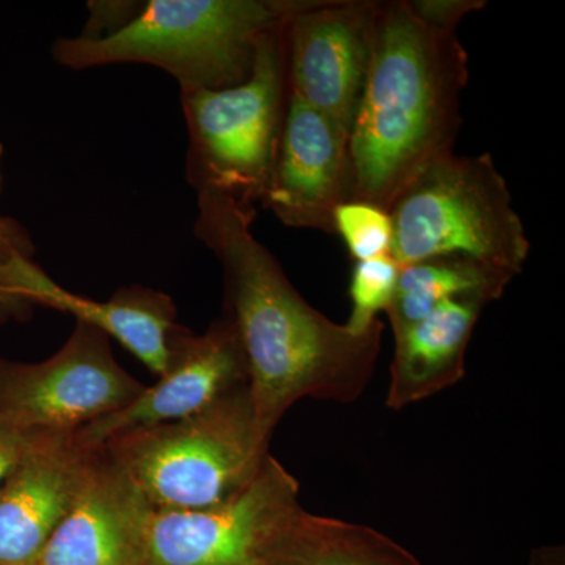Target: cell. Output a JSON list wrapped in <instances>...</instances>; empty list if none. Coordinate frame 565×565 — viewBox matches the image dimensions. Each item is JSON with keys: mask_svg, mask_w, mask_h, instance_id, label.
I'll use <instances>...</instances> for the list:
<instances>
[{"mask_svg": "<svg viewBox=\"0 0 565 565\" xmlns=\"http://www.w3.org/2000/svg\"><path fill=\"white\" fill-rule=\"evenodd\" d=\"M196 239L222 264L225 315L247 362L256 427L270 444L286 412L302 399L349 404L373 379L384 322L364 333L333 322L294 288L273 253L252 232L256 210L200 192Z\"/></svg>", "mask_w": 565, "mask_h": 565, "instance_id": "1", "label": "cell"}, {"mask_svg": "<svg viewBox=\"0 0 565 565\" xmlns=\"http://www.w3.org/2000/svg\"><path fill=\"white\" fill-rule=\"evenodd\" d=\"M468 79L457 32L424 24L408 0H377L370 65L349 137L352 200L390 211L426 167L455 152Z\"/></svg>", "mask_w": 565, "mask_h": 565, "instance_id": "2", "label": "cell"}, {"mask_svg": "<svg viewBox=\"0 0 565 565\" xmlns=\"http://www.w3.org/2000/svg\"><path fill=\"white\" fill-rule=\"evenodd\" d=\"M311 0H150L98 39H58L52 57L74 71L143 63L180 88L223 90L250 79L263 40Z\"/></svg>", "mask_w": 565, "mask_h": 565, "instance_id": "3", "label": "cell"}, {"mask_svg": "<svg viewBox=\"0 0 565 565\" xmlns=\"http://www.w3.org/2000/svg\"><path fill=\"white\" fill-rule=\"evenodd\" d=\"M99 448L154 512L221 503L247 486L270 455L256 427L248 386L200 414L125 430Z\"/></svg>", "mask_w": 565, "mask_h": 565, "instance_id": "4", "label": "cell"}, {"mask_svg": "<svg viewBox=\"0 0 565 565\" xmlns=\"http://www.w3.org/2000/svg\"><path fill=\"white\" fill-rule=\"evenodd\" d=\"M388 212L392 256L401 267L437 256H465L519 275L530 255L525 225L489 152H451L430 163Z\"/></svg>", "mask_w": 565, "mask_h": 565, "instance_id": "5", "label": "cell"}, {"mask_svg": "<svg viewBox=\"0 0 565 565\" xmlns=\"http://www.w3.org/2000/svg\"><path fill=\"white\" fill-rule=\"evenodd\" d=\"M285 24L263 40L244 84L223 90L180 88L189 136L185 178L196 193H221L244 206L262 204L288 103Z\"/></svg>", "mask_w": 565, "mask_h": 565, "instance_id": "6", "label": "cell"}, {"mask_svg": "<svg viewBox=\"0 0 565 565\" xmlns=\"http://www.w3.org/2000/svg\"><path fill=\"white\" fill-rule=\"evenodd\" d=\"M145 386L115 360L109 334L76 321L44 362L0 356V422L24 434L74 435L131 404Z\"/></svg>", "mask_w": 565, "mask_h": 565, "instance_id": "7", "label": "cell"}, {"mask_svg": "<svg viewBox=\"0 0 565 565\" xmlns=\"http://www.w3.org/2000/svg\"><path fill=\"white\" fill-rule=\"evenodd\" d=\"M299 481L273 455L221 503L151 516L143 565H264L302 511Z\"/></svg>", "mask_w": 565, "mask_h": 565, "instance_id": "8", "label": "cell"}, {"mask_svg": "<svg viewBox=\"0 0 565 565\" xmlns=\"http://www.w3.org/2000/svg\"><path fill=\"white\" fill-rule=\"evenodd\" d=\"M377 0H311L282 28L289 90L351 137Z\"/></svg>", "mask_w": 565, "mask_h": 565, "instance_id": "9", "label": "cell"}, {"mask_svg": "<svg viewBox=\"0 0 565 565\" xmlns=\"http://www.w3.org/2000/svg\"><path fill=\"white\" fill-rule=\"evenodd\" d=\"M158 377L121 411L77 430L76 444L96 449L125 430L200 414L248 386L247 362L236 327L226 316L215 319L204 333H192L184 327Z\"/></svg>", "mask_w": 565, "mask_h": 565, "instance_id": "10", "label": "cell"}, {"mask_svg": "<svg viewBox=\"0 0 565 565\" xmlns=\"http://www.w3.org/2000/svg\"><path fill=\"white\" fill-rule=\"evenodd\" d=\"M33 307L73 316L115 338L152 374L161 375L169 362L178 323L172 297L145 286H122L106 302L87 299L62 288L25 256L0 263V313L28 311Z\"/></svg>", "mask_w": 565, "mask_h": 565, "instance_id": "11", "label": "cell"}, {"mask_svg": "<svg viewBox=\"0 0 565 565\" xmlns=\"http://www.w3.org/2000/svg\"><path fill=\"white\" fill-rule=\"evenodd\" d=\"M352 184L349 134L289 90L264 210L291 228L333 234L334 210L352 200Z\"/></svg>", "mask_w": 565, "mask_h": 565, "instance_id": "12", "label": "cell"}, {"mask_svg": "<svg viewBox=\"0 0 565 565\" xmlns=\"http://www.w3.org/2000/svg\"><path fill=\"white\" fill-rule=\"evenodd\" d=\"M93 452L74 435H31L0 487V565H35L76 501Z\"/></svg>", "mask_w": 565, "mask_h": 565, "instance_id": "13", "label": "cell"}, {"mask_svg": "<svg viewBox=\"0 0 565 565\" xmlns=\"http://www.w3.org/2000/svg\"><path fill=\"white\" fill-rule=\"evenodd\" d=\"M35 565H143L154 514L147 498L103 448Z\"/></svg>", "mask_w": 565, "mask_h": 565, "instance_id": "14", "label": "cell"}, {"mask_svg": "<svg viewBox=\"0 0 565 565\" xmlns=\"http://www.w3.org/2000/svg\"><path fill=\"white\" fill-rule=\"evenodd\" d=\"M487 305L478 297L446 300L422 321L394 330L386 407L401 411L462 381L467 349Z\"/></svg>", "mask_w": 565, "mask_h": 565, "instance_id": "15", "label": "cell"}, {"mask_svg": "<svg viewBox=\"0 0 565 565\" xmlns=\"http://www.w3.org/2000/svg\"><path fill=\"white\" fill-rule=\"evenodd\" d=\"M264 565H423L374 527L299 512Z\"/></svg>", "mask_w": 565, "mask_h": 565, "instance_id": "16", "label": "cell"}, {"mask_svg": "<svg viewBox=\"0 0 565 565\" xmlns=\"http://www.w3.org/2000/svg\"><path fill=\"white\" fill-rule=\"evenodd\" d=\"M515 277L503 267L465 256H437L407 264L401 267L386 316L394 332L422 321L446 300L478 297L492 303Z\"/></svg>", "mask_w": 565, "mask_h": 565, "instance_id": "17", "label": "cell"}, {"mask_svg": "<svg viewBox=\"0 0 565 565\" xmlns=\"http://www.w3.org/2000/svg\"><path fill=\"white\" fill-rule=\"evenodd\" d=\"M401 266L392 255L355 262L349 296L352 311L345 327L353 333H364L381 321L379 313L392 307L399 280Z\"/></svg>", "mask_w": 565, "mask_h": 565, "instance_id": "18", "label": "cell"}, {"mask_svg": "<svg viewBox=\"0 0 565 565\" xmlns=\"http://www.w3.org/2000/svg\"><path fill=\"white\" fill-rule=\"evenodd\" d=\"M333 234L343 239L355 262L392 255L393 222L388 211L375 204L349 200L333 214Z\"/></svg>", "mask_w": 565, "mask_h": 565, "instance_id": "19", "label": "cell"}, {"mask_svg": "<svg viewBox=\"0 0 565 565\" xmlns=\"http://www.w3.org/2000/svg\"><path fill=\"white\" fill-rule=\"evenodd\" d=\"M408 3L424 24L445 32H457L465 17L487 6L486 0H408Z\"/></svg>", "mask_w": 565, "mask_h": 565, "instance_id": "20", "label": "cell"}, {"mask_svg": "<svg viewBox=\"0 0 565 565\" xmlns=\"http://www.w3.org/2000/svg\"><path fill=\"white\" fill-rule=\"evenodd\" d=\"M31 435L21 433L17 427L0 422V487L3 486L10 471L20 460Z\"/></svg>", "mask_w": 565, "mask_h": 565, "instance_id": "21", "label": "cell"}, {"mask_svg": "<svg viewBox=\"0 0 565 565\" xmlns=\"http://www.w3.org/2000/svg\"><path fill=\"white\" fill-rule=\"evenodd\" d=\"M35 247L29 233L13 218L0 217V263L25 256L32 258Z\"/></svg>", "mask_w": 565, "mask_h": 565, "instance_id": "22", "label": "cell"}, {"mask_svg": "<svg viewBox=\"0 0 565 565\" xmlns=\"http://www.w3.org/2000/svg\"><path fill=\"white\" fill-rule=\"evenodd\" d=\"M533 565H563V561L559 559V553L545 552L541 556L535 557Z\"/></svg>", "mask_w": 565, "mask_h": 565, "instance_id": "23", "label": "cell"}, {"mask_svg": "<svg viewBox=\"0 0 565 565\" xmlns=\"http://www.w3.org/2000/svg\"><path fill=\"white\" fill-rule=\"evenodd\" d=\"M2 154H3V148H2V143H0V184H2Z\"/></svg>", "mask_w": 565, "mask_h": 565, "instance_id": "24", "label": "cell"}]
</instances>
